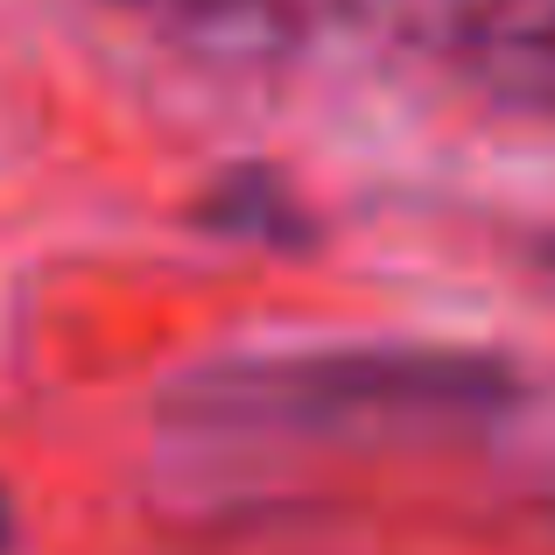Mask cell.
I'll list each match as a JSON object with an SVG mask.
<instances>
[{"label":"cell","instance_id":"cell-1","mask_svg":"<svg viewBox=\"0 0 555 555\" xmlns=\"http://www.w3.org/2000/svg\"><path fill=\"white\" fill-rule=\"evenodd\" d=\"M500 366L450 352H288L225 359L177 393L204 429H345V422L472 415L500 401Z\"/></svg>","mask_w":555,"mask_h":555},{"label":"cell","instance_id":"cell-2","mask_svg":"<svg viewBox=\"0 0 555 555\" xmlns=\"http://www.w3.org/2000/svg\"><path fill=\"white\" fill-rule=\"evenodd\" d=\"M387 42L500 106L555 113V0H345Z\"/></svg>","mask_w":555,"mask_h":555},{"label":"cell","instance_id":"cell-4","mask_svg":"<svg viewBox=\"0 0 555 555\" xmlns=\"http://www.w3.org/2000/svg\"><path fill=\"white\" fill-rule=\"evenodd\" d=\"M0 534H8V506H0Z\"/></svg>","mask_w":555,"mask_h":555},{"label":"cell","instance_id":"cell-3","mask_svg":"<svg viewBox=\"0 0 555 555\" xmlns=\"http://www.w3.org/2000/svg\"><path fill=\"white\" fill-rule=\"evenodd\" d=\"M127 8H149L197 36H268V22H282L296 0H127Z\"/></svg>","mask_w":555,"mask_h":555}]
</instances>
